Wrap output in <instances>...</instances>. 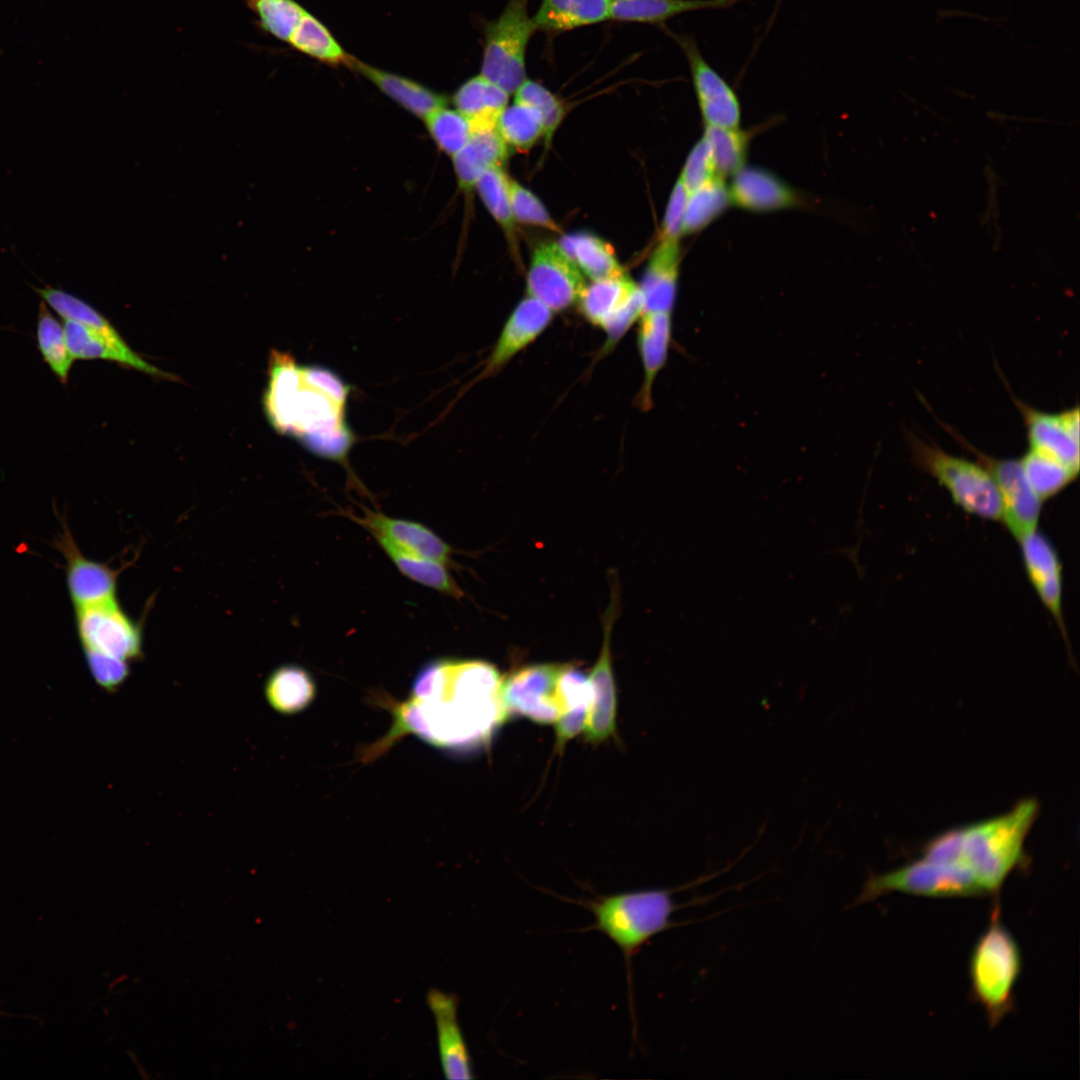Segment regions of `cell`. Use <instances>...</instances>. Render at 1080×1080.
<instances>
[{
  "mask_svg": "<svg viewBox=\"0 0 1080 1080\" xmlns=\"http://www.w3.org/2000/svg\"><path fill=\"white\" fill-rule=\"evenodd\" d=\"M502 679L497 668L483 660L441 658L425 663L406 701L379 697V704L392 714V726L361 750V761L375 760L410 734L447 751L488 744L507 721L500 699Z\"/></svg>",
  "mask_w": 1080,
  "mask_h": 1080,
  "instance_id": "6da1fadb",
  "label": "cell"
},
{
  "mask_svg": "<svg viewBox=\"0 0 1080 1080\" xmlns=\"http://www.w3.org/2000/svg\"><path fill=\"white\" fill-rule=\"evenodd\" d=\"M1038 803L1025 799L1000 816L961 827V860L986 895L997 894L1024 858L1025 838Z\"/></svg>",
  "mask_w": 1080,
  "mask_h": 1080,
  "instance_id": "7a4b0ae2",
  "label": "cell"
},
{
  "mask_svg": "<svg viewBox=\"0 0 1080 1080\" xmlns=\"http://www.w3.org/2000/svg\"><path fill=\"white\" fill-rule=\"evenodd\" d=\"M676 890L651 889L597 896L585 901V906L594 916L593 928L610 938L629 962L655 935L688 923L672 921L676 910L703 904L716 897H696L688 903L678 904L672 896Z\"/></svg>",
  "mask_w": 1080,
  "mask_h": 1080,
  "instance_id": "3957f363",
  "label": "cell"
},
{
  "mask_svg": "<svg viewBox=\"0 0 1080 1080\" xmlns=\"http://www.w3.org/2000/svg\"><path fill=\"white\" fill-rule=\"evenodd\" d=\"M1021 968L1019 946L1002 923L997 904L969 958L971 994L983 1008L991 1027L999 1024L1013 1009L1014 988Z\"/></svg>",
  "mask_w": 1080,
  "mask_h": 1080,
  "instance_id": "277c9868",
  "label": "cell"
},
{
  "mask_svg": "<svg viewBox=\"0 0 1080 1080\" xmlns=\"http://www.w3.org/2000/svg\"><path fill=\"white\" fill-rule=\"evenodd\" d=\"M915 463L930 474L967 513L1002 520V502L991 473L981 464L951 455L935 444L910 436Z\"/></svg>",
  "mask_w": 1080,
  "mask_h": 1080,
  "instance_id": "5b68a950",
  "label": "cell"
},
{
  "mask_svg": "<svg viewBox=\"0 0 1080 1080\" xmlns=\"http://www.w3.org/2000/svg\"><path fill=\"white\" fill-rule=\"evenodd\" d=\"M530 1L508 0L501 13L484 28L480 74L509 95L527 78V48L537 31L529 15Z\"/></svg>",
  "mask_w": 1080,
  "mask_h": 1080,
  "instance_id": "8992f818",
  "label": "cell"
},
{
  "mask_svg": "<svg viewBox=\"0 0 1080 1080\" xmlns=\"http://www.w3.org/2000/svg\"><path fill=\"white\" fill-rule=\"evenodd\" d=\"M894 892L934 898L985 896L977 879L965 866L922 857L897 869L871 874L853 905Z\"/></svg>",
  "mask_w": 1080,
  "mask_h": 1080,
  "instance_id": "52a82bcc",
  "label": "cell"
},
{
  "mask_svg": "<svg viewBox=\"0 0 1080 1080\" xmlns=\"http://www.w3.org/2000/svg\"><path fill=\"white\" fill-rule=\"evenodd\" d=\"M577 304L583 317L604 331V352L613 349L644 312L640 288L626 273L586 283Z\"/></svg>",
  "mask_w": 1080,
  "mask_h": 1080,
  "instance_id": "ba28073f",
  "label": "cell"
},
{
  "mask_svg": "<svg viewBox=\"0 0 1080 1080\" xmlns=\"http://www.w3.org/2000/svg\"><path fill=\"white\" fill-rule=\"evenodd\" d=\"M75 623L83 650L129 663L143 658V625L123 609L118 598L75 608Z\"/></svg>",
  "mask_w": 1080,
  "mask_h": 1080,
  "instance_id": "9c48e42d",
  "label": "cell"
},
{
  "mask_svg": "<svg viewBox=\"0 0 1080 1080\" xmlns=\"http://www.w3.org/2000/svg\"><path fill=\"white\" fill-rule=\"evenodd\" d=\"M564 664H533L502 679L500 699L506 719L523 716L538 724H552L562 714L558 679Z\"/></svg>",
  "mask_w": 1080,
  "mask_h": 1080,
  "instance_id": "30bf717a",
  "label": "cell"
},
{
  "mask_svg": "<svg viewBox=\"0 0 1080 1080\" xmlns=\"http://www.w3.org/2000/svg\"><path fill=\"white\" fill-rule=\"evenodd\" d=\"M667 32L687 61L704 126L739 127L741 104L734 88L710 65L691 35Z\"/></svg>",
  "mask_w": 1080,
  "mask_h": 1080,
  "instance_id": "8fae6325",
  "label": "cell"
},
{
  "mask_svg": "<svg viewBox=\"0 0 1080 1080\" xmlns=\"http://www.w3.org/2000/svg\"><path fill=\"white\" fill-rule=\"evenodd\" d=\"M526 283L527 295L554 313L577 303L586 284L579 268L554 242L543 243L534 250Z\"/></svg>",
  "mask_w": 1080,
  "mask_h": 1080,
  "instance_id": "7c38bea8",
  "label": "cell"
},
{
  "mask_svg": "<svg viewBox=\"0 0 1080 1080\" xmlns=\"http://www.w3.org/2000/svg\"><path fill=\"white\" fill-rule=\"evenodd\" d=\"M966 447L993 476L1002 502V521L1019 541L1037 530L1042 500L1028 482L1020 460L997 459Z\"/></svg>",
  "mask_w": 1080,
  "mask_h": 1080,
  "instance_id": "4fadbf2b",
  "label": "cell"
},
{
  "mask_svg": "<svg viewBox=\"0 0 1080 1080\" xmlns=\"http://www.w3.org/2000/svg\"><path fill=\"white\" fill-rule=\"evenodd\" d=\"M54 544L66 561V584L74 609L118 598L120 570L87 558L79 549L66 521Z\"/></svg>",
  "mask_w": 1080,
  "mask_h": 1080,
  "instance_id": "5bb4252c",
  "label": "cell"
},
{
  "mask_svg": "<svg viewBox=\"0 0 1080 1080\" xmlns=\"http://www.w3.org/2000/svg\"><path fill=\"white\" fill-rule=\"evenodd\" d=\"M1027 428L1030 448L1055 458L1079 473V409L1059 414L1036 410L1016 401Z\"/></svg>",
  "mask_w": 1080,
  "mask_h": 1080,
  "instance_id": "9a60e30c",
  "label": "cell"
},
{
  "mask_svg": "<svg viewBox=\"0 0 1080 1080\" xmlns=\"http://www.w3.org/2000/svg\"><path fill=\"white\" fill-rule=\"evenodd\" d=\"M731 178L729 196L731 205L737 208L767 213L798 208L805 203L798 190L767 169L744 166Z\"/></svg>",
  "mask_w": 1080,
  "mask_h": 1080,
  "instance_id": "2e32d148",
  "label": "cell"
},
{
  "mask_svg": "<svg viewBox=\"0 0 1080 1080\" xmlns=\"http://www.w3.org/2000/svg\"><path fill=\"white\" fill-rule=\"evenodd\" d=\"M614 609L611 605L608 610L601 651L588 675L591 684V700L587 709L584 731L586 739L592 743L607 740L614 735L616 730L617 696L610 649Z\"/></svg>",
  "mask_w": 1080,
  "mask_h": 1080,
  "instance_id": "e0dca14e",
  "label": "cell"
},
{
  "mask_svg": "<svg viewBox=\"0 0 1080 1080\" xmlns=\"http://www.w3.org/2000/svg\"><path fill=\"white\" fill-rule=\"evenodd\" d=\"M554 312L527 295L512 310L499 334L481 377L500 371L549 327Z\"/></svg>",
  "mask_w": 1080,
  "mask_h": 1080,
  "instance_id": "ac0fdd59",
  "label": "cell"
},
{
  "mask_svg": "<svg viewBox=\"0 0 1080 1080\" xmlns=\"http://www.w3.org/2000/svg\"><path fill=\"white\" fill-rule=\"evenodd\" d=\"M348 517L371 535L382 536L407 552L445 566L453 563L452 547L431 529L418 522L390 517L369 509H365L362 516L350 512Z\"/></svg>",
  "mask_w": 1080,
  "mask_h": 1080,
  "instance_id": "d6986e66",
  "label": "cell"
},
{
  "mask_svg": "<svg viewBox=\"0 0 1080 1080\" xmlns=\"http://www.w3.org/2000/svg\"><path fill=\"white\" fill-rule=\"evenodd\" d=\"M426 1004L435 1020L444 1076L451 1080L473 1078L470 1052L457 1018V996L431 988L426 994Z\"/></svg>",
  "mask_w": 1080,
  "mask_h": 1080,
  "instance_id": "ffe728a7",
  "label": "cell"
},
{
  "mask_svg": "<svg viewBox=\"0 0 1080 1080\" xmlns=\"http://www.w3.org/2000/svg\"><path fill=\"white\" fill-rule=\"evenodd\" d=\"M1019 543L1026 573L1067 642L1062 614V568L1057 551L1050 540L1037 530L1023 537Z\"/></svg>",
  "mask_w": 1080,
  "mask_h": 1080,
  "instance_id": "44dd1931",
  "label": "cell"
},
{
  "mask_svg": "<svg viewBox=\"0 0 1080 1080\" xmlns=\"http://www.w3.org/2000/svg\"><path fill=\"white\" fill-rule=\"evenodd\" d=\"M672 336L673 313L643 312L637 330V346L643 368L637 401L642 411H648L653 406V386L667 362Z\"/></svg>",
  "mask_w": 1080,
  "mask_h": 1080,
  "instance_id": "7402d4cb",
  "label": "cell"
},
{
  "mask_svg": "<svg viewBox=\"0 0 1080 1080\" xmlns=\"http://www.w3.org/2000/svg\"><path fill=\"white\" fill-rule=\"evenodd\" d=\"M679 240L659 239L638 284L644 312L673 313L680 275Z\"/></svg>",
  "mask_w": 1080,
  "mask_h": 1080,
  "instance_id": "603a6c76",
  "label": "cell"
},
{
  "mask_svg": "<svg viewBox=\"0 0 1080 1080\" xmlns=\"http://www.w3.org/2000/svg\"><path fill=\"white\" fill-rule=\"evenodd\" d=\"M63 328L66 345L73 360H109L158 377H169L167 373L137 355L123 339L109 338L72 320H63Z\"/></svg>",
  "mask_w": 1080,
  "mask_h": 1080,
  "instance_id": "cb8c5ba5",
  "label": "cell"
},
{
  "mask_svg": "<svg viewBox=\"0 0 1080 1080\" xmlns=\"http://www.w3.org/2000/svg\"><path fill=\"white\" fill-rule=\"evenodd\" d=\"M349 67L419 118L424 119L430 112L446 106V97L409 78L370 66L355 58Z\"/></svg>",
  "mask_w": 1080,
  "mask_h": 1080,
  "instance_id": "d4e9b609",
  "label": "cell"
},
{
  "mask_svg": "<svg viewBox=\"0 0 1080 1080\" xmlns=\"http://www.w3.org/2000/svg\"><path fill=\"white\" fill-rule=\"evenodd\" d=\"M316 693L317 686L311 673L294 663L277 666L264 683L266 702L272 710L286 716L307 709Z\"/></svg>",
  "mask_w": 1080,
  "mask_h": 1080,
  "instance_id": "484cf974",
  "label": "cell"
},
{
  "mask_svg": "<svg viewBox=\"0 0 1080 1080\" xmlns=\"http://www.w3.org/2000/svg\"><path fill=\"white\" fill-rule=\"evenodd\" d=\"M740 0H610L609 20L664 26L687 12L729 9Z\"/></svg>",
  "mask_w": 1080,
  "mask_h": 1080,
  "instance_id": "4316f807",
  "label": "cell"
},
{
  "mask_svg": "<svg viewBox=\"0 0 1080 1080\" xmlns=\"http://www.w3.org/2000/svg\"><path fill=\"white\" fill-rule=\"evenodd\" d=\"M508 154V145L496 128L474 131L468 143L452 157L459 187L464 192L475 188L478 179L489 169L501 166Z\"/></svg>",
  "mask_w": 1080,
  "mask_h": 1080,
  "instance_id": "83f0119b",
  "label": "cell"
},
{
  "mask_svg": "<svg viewBox=\"0 0 1080 1080\" xmlns=\"http://www.w3.org/2000/svg\"><path fill=\"white\" fill-rule=\"evenodd\" d=\"M610 0H541L532 16L537 31L559 34L609 20Z\"/></svg>",
  "mask_w": 1080,
  "mask_h": 1080,
  "instance_id": "f1b7e54d",
  "label": "cell"
},
{
  "mask_svg": "<svg viewBox=\"0 0 1080 1080\" xmlns=\"http://www.w3.org/2000/svg\"><path fill=\"white\" fill-rule=\"evenodd\" d=\"M508 100L506 91L481 74L465 81L453 96L455 109L469 120L474 131L496 128Z\"/></svg>",
  "mask_w": 1080,
  "mask_h": 1080,
  "instance_id": "f546056e",
  "label": "cell"
},
{
  "mask_svg": "<svg viewBox=\"0 0 1080 1080\" xmlns=\"http://www.w3.org/2000/svg\"><path fill=\"white\" fill-rule=\"evenodd\" d=\"M558 245L583 275L598 280L624 274L612 247L599 237L577 232L561 237Z\"/></svg>",
  "mask_w": 1080,
  "mask_h": 1080,
  "instance_id": "4dcf8cb0",
  "label": "cell"
},
{
  "mask_svg": "<svg viewBox=\"0 0 1080 1080\" xmlns=\"http://www.w3.org/2000/svg\"><path fill=\"white\" fill-rule=\"evenodd\" d=\"M372 536L402 575L447 596L463 597V591L447 571V566L407 552L382 536Z\"/></svg>",
  "mask_w": 1080,
  "mask_h": 1080,
  "instance_id": "1f68e13d",
  "label": "cell"
},
{
  "mask_svg": "<svg viewBox=\"0 0 1080 1080\" xmlns=\"http://www.w3.org/2000/svg\"><path fill=\"white\" fill-rule=\"evenodd\" d=\"M705 141L717 175L726 179L746 166L752 133L739 127L704 126Z\"/></svg>",
  "mask_w": 1080,
  "mask_h": 1080,
  "instance_id": "d6a6232c",
  "label": "cell"
},
{
  "mask_svg": "<svg viewBox=\"0 0 1080 1080\" xmlns=\"http://www.w3.org/2000/svg\"><path fill=\"white\" fill-rule=\"evenodd\" d=\"M287 43L295 50L328 65L350 66L354 59L345 52L325 25L307 11Z\"/></svg>",
  "mask_w": 1080,
  "mask_h": 1080,
  "instance_id": "836d02e7",
  "label": "cell"
},
{
  "mask_svg": "<svg viewBox=\"0 0 1080 1080\" xmlns=\"http://www.w3.org/2000/svg\"><path fill=\"white\" fill-rule=\"evenodd\" d=\"M731 206L728 184L715 177L688 193L683 235L700 232Z\"/></svg>",
  "mask_w": 1080,
  "mask_h": 1080,
  "instance_id": "e575fe53",
  "label": "cell"
},
{
  "mask_svg": "<svg viewBox=\"0 0 1080 1080\" xmlns=\"http://www.w3.org/2000/svg\"><path fill=\"white\" fill-rule=\"evenodd\" d=\"M36 339L42 359L57 379L66 384L74 360L66 345L63 326L43 300L39 304Z\"/></svg>",
  "mask_w": 1080,
  "mask_h": 1080,
  "instance_id": "d590c367",
  "label": "cell"
},
{
  "mask_svg": "<svg viewBox=\"0 0 1080 1080\" xmlns=\"http://www.w3.org/2000/svg\"><path fill=\"white\" fill-rule=\"evenodd\" d=\"M1020 463L1028 482L1042 501L1058 494L1078 475L1062 462L1031 448Z\"/></svg>",
  "mask_w": 1080,
  "mask_h": 1080,
  "instance_id": "8d00e7d4",
  "label": "cell"
},
{
  "mask_svg": "<svg viewBox=\"0 0 1080 1080\" xmlns=\"http://www.w3.org/2000/svg\"><path fill=\"white\" fill-rule=\"evenodd\" d=\"M496 130L508 146L526 151L544 136V123L538 110L514 101L499 115Z\"/></svg>",
  "mask_w": 1080,
  "mask_h": 1080,
  "instance_id": "74e56055",
  "label": "cell"
},
{
  "mask_svg": "<svg viewBox=\"0 0 1080 1080\" xmlns=\"http://www.w3.org/2000/svg\"><path fill=\"white\" fill-rule=\"evenodd\" d=\"M35 291L63 320L79 322L112 339H122L102 314L75 295L52 286L36 287Z\"/></svg>",
  "mask_w": 1080,
  "mask_h": 1080,
  "instance_id": "f35d334b",
  "label": "cell"
},
{
  "mask_svg": "<svg viewBox=\"0 0 1080 1080\" xmlns=\"http://www.w3.org/2000/svg\"><path fill=\"white\" fill-rule=\"evenodd\" d=\"M509 178L501 166H496L478 179L475 189L491 216L505 232L511 245H514L516 222L511 209Z\"/></svg>",
  "mask_w": 1080,
  "mask_h": 1080,
  "instance_id": "ab89813d",
  "label": "cell"
},
{
  "mask_svg": "<svg viewBox=\"0 0 1080 1080\" xmlns=\"http://www.w3.org/2000/svg\"><path fill=\"white\" fill-rule=\"evenodd\" d=\"M423 120L438 148L451 157L468 143L474 132L464 115L446 106L430 112Z\"/></svg>",
  "mask_w": 1080,
  "mask_h": 1080,
  "instance_id": "60d3db41",
  "label": "cell"
},
{
  "mask_svg": "<svg viewBox=\"0 0 1080 1080\" xmlns=\"http://www.w3.org/2000/svg\"><path fill=\"white\" fill-rule=\"evenodd\" d=\"M257 16L259 27L278 40L288 42L306 10L295 0H244Z\"/></svg>",
  "mask_w": 1080,
  "mask_h": 1080,
  "instance_id": "b9f144b4",
  "label": "cell"
},
{
  "mask_svg": "<svg viewBox=\"0 0 1080 1080\" xmlns=\"http://www.w3.org/2000/svg\"><path fill=\"white\" fill-rule=\"evenodd\" d=\"M513 94L515 102L533 107L540 112L544 123L543 137L548 145L565 115L561 100L542 84L528 78Z\"/></svg>",
  "mask_w": 1080,
  "mask_h": 1080,
  "instance_id": "7bdbcfd3",
  "label": "cell"
},
{
  "mask_svg": "<svg viewBox=\"0 0 1080 1080\" xmlns=\"http://www.w3.org/2000/svg\"><path fill=\"white\" fill-rule=\"evenodd\" d=\"M509 195L515 222L534 225L552 232H561L559 225L551 218L542 202L512 178H509Z\"/></svg>",
  "mask_w": 1080,
  "mask_h": 1080,
  "instance_id": "ee69618b",
  "label": "cell"
},
{
  "mask_svg": "<svg viewBox=\"0 0 1080 1080\" xmlns=\"http://www.w3.org/2000/svg\"><path fill=\"white\" fill-rule=\"evenodd\" d=\"M84 657L96 684L108 693L117 691L129 678V662L98 651L84 649Z\"/></svg>",
  "mask_w": 1080,
  "mask_h": 1080,
  "instance_id": "f6af8a7d",
  "label": "cell"
},
{
  "mask_svg": "<svg viewBox=\"0 0 1080 1080\" xmlns=\"http://www.w3.org/2000/svg\"><path fill=\"white\" fill-rule=\"evenodd\" d=\"M715 177L719 176L715 171L708 147L701 138L690 150L679 179L689 193Z\"/></svg>",
  "mask_w": 1080,
  "mask_h": 1080,
  "instance_id": "bcb514c9",
  "label": "cell"
},
{
  "mask_svg": "<svg viewBox=\"0 0 1080 1080\" xmlns=\"http://www.w3.org/2000/svg\"><path fill=\"white\" fill-rule=\"evenodd\" d=\"M299 370L305 384L320 390L339 406L346 408L351 387L338 375L327 368L314 365L299 367Z\"/></svg>",
  "mask_w": 1080,
  "mask_h": 1080,
  "instance_id": "7dc6e473",
  "label": "cell"
},
{
  "mask_svg": "<svg viewBox=\"0 0 1080 1080\" xmlns=\"http://www.w3.org/2000/svg\"><path fill=\"white\" fill-rule=\"evenodd\" d=\"M687 198L688 191L678 178L667 204L659 239L680 240L683 235Z\"/></svg>",
  "mask_w": 1080,
  "mask_h": 1080,
  "instance_id": "c3c4849f",
  "label": "cell"
}]
</instances>
